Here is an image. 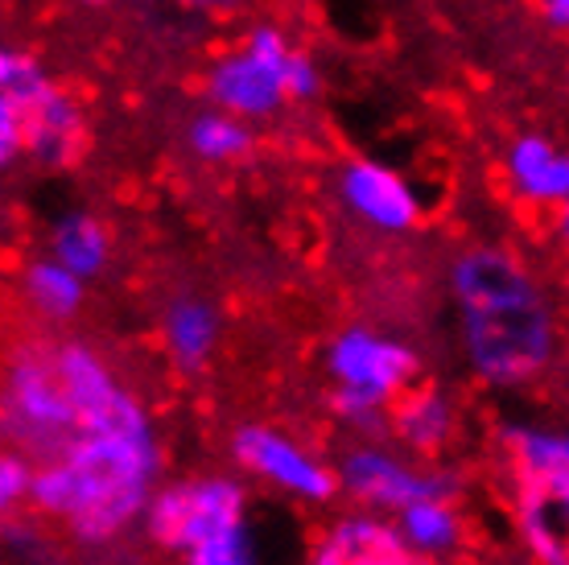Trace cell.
<instances>
[{
    "label": "cell",
    "mask_w": 569,
    "mask_h": 565,
    "mask_svg": "<svg viewBox=\"0 0 569 565\" xmlns=\"http://www.w3.org/2000/svg\"><path fill=\"white\" fill-rule=\"evenodd\" d=\"M54 364L79 413V434L33 470L29 508L87 549H103L144 524L161 492V438L149 405L87 339L54 343Z\"/></svg>",
    "instance_id": "6da1fadb"
},
{
    "label": "cell",
    "mask_w": 569,
    "mask_h": 565,
    "mask_svg": "<svg viewBox=\"0 0 569 565\" xmlns=\"http://www.w3.org/2000/svg\"><path fill=\"white\" fill-rule=\"evenodd\" d=\"M462 364L491 393L537 384L557 364L561 323L545 281L503 244H467L446 269Z\"/></svg>",
    "instance_id": "7a4b0ae2"
},
{
    "label": "cell",
    "mask_w": 569,
    "mask_h": 565,
    "mask_svg": "<svg viewBox=\"0 0 569 565\" xmlns=\"http://www.w3.org/2000/svg\"><path fill=\"white\" fill-rule=\"evenodd\" d=\"M141 528L182 565H260L252 492L228 470L161 483Z\"/></svg>",
    "instance_id": "3957f363"
},
{
    "label": "cell",
    "mask_w": 569,
    "mask_h": 565,
    "mask_svg": "<svg viewBox=\"0 0 569 565\" xmlns=\"http://www.w3.org/2000/svg\"><path fill=\"white\" fill-rule=\"evenodd\" d=\"M496 454L528 557L537 565H569V425L503 417L496 425Z\"/></svg>",
    "instance_id": "277c9868"
},
{
    "label": "cell",
    "mask_w": 569,
    "mask_h": 565,
    "mask_svg": "<svg viewBox=\"0 0 569 565\" xmlns=\"http://www.w3.org/2000/svg\"><path fill=\"white\" fill-rule=\"evenodd\" d=\"M0 116L21 132V153L42 170H67L87 149L83 103L54 83L46 62L33 50H0Z\"/></svg>",
    "instance_id": "5b68a950"
},
{
    "label": "cell",
    "mask_w": 569,
    "mask_h": 565,
    "mask_svg": "<svg viewBox=\"0 0 569 565\" xmlns=\"http://www.w3.org/2000/svg\"><path fill=\"white\" fill-rule=\"evenodd\" d=\"M293 62L298 46L284 38V29L257 21L231 50L211 58L202 75L207 103L248 125H264L293 103Z\"/></svg>",
    "instance_id": "8992f818"
},
{
    "label": "cell",
    "mask_w": 569,
    "mask_h": 565,
    "mask_svg": "<svg viewBox=\"0 0 569 565\" xmlns=\"http://www.w3.org/2000/svg\"><path fill=\"white\" fill-rule=\"evenodd\" d=\"M4 434L42 463L79 434V413L54 364V343H26L4 376Z\"/></svg>",
    "instance_id": "52a82bcc"
},
{
    "label": "cell",
    "mask_w": 569,
    "mask_h": 565,
    "mask_svg": "<svg viewBox=\"0 0 569 565\" xmlns=\"http://www.w3.org/2000/svg\"><path fill=\"white\" fill-rule=\"evenodd\" d=\"M231 463L240 467V475L264 483L277 495L306 504V508H327L339 499V475L335 463H327L322 454L306 446L301 438L284 434L281 425L269 422H243L228 442Z\"/></svg>",
    "instance_id": "ba28073f"
},
{
    "label": "cell",
    "mask_w": 569,
    "mask_h": 565,
    "mask_svg": "<svg viewBox=\"0 0 569 565\" xmlns=\"http://www.w3.org/2000/svg\"><path fill=\"white\" fill-rule=\"evenodd\" d=\"M322 368L335 393L368 396L385 409H392L400 396L421 384V355L400 335L363 323H351L330 335Z\"/></svg>",
    "instance_id": "9c48e42d"
},
{
    "label": "cell",
    "mask_w": 569,
    "mask_h": 565,
    "mask_svg": "<svg viewBox=\"0 0 569 565\" xmlns=\"http://www.w3.org/2000/svg\"><path fill=\"white\" fill-rule=\"evenodd\" d=\"M335 475H339L342 499L359 512H376V516H392L417 504L421 495H433L441 487H455L458 475L441 467H417L413 454L388 442H359L342 446L335 458Z\"/></svg>",
    "instance_id": "30bf717a"
},
{
    "label": "cell",
    "mask_w": 569,
    "mask_h": 565,
    "mask_svg": "<svg viewBox=\"0 0 569 565\" xmlns=\"http://www.w3.org/2000/svg\"><path fill=\"white\" fill-rule=\"evenodd\" d=\"M339 202L351 219L385 236H405L426 219V202L417 195V186L376 157H351L342 166Z\"/></svg>",
    "instance_id": "8fae6325"
},
{
    "label": "cell",
    "mask_w": 569,
    "mask_h": 565,
    "mask_svg": "<svg viewBox=\"0 0 569 565\" xmlns=\"http://www.w3.org/2000/svg\"><path fill=\"white\" fill-rule=\"evenodd\" d=\"M306 565H433L417 557L392 516L347 508L322 524Z\"/></svg>",
    "instance_id": "7c38bea8"
},
{
    "label": "cell",
    "mask_w": 569,
    "mask_h": 565,
    "mask_svg": "<svg viewBox=\"0 0 569 565\" xmlns=\"http://www.w3.org/2000/svg\"><path fill=\"white\" fill-rule=\"evenodd\" d=\"M503 182L525 207L557 215L569 202V149L545 132H520L503 149Z\"/></svg>",
    "instance_id": "4fadbf2b"
},
{
    "label": "cell",
    "mask_w": 569,
    "mask_h": 565,
    "mask_svg": "<svg viewBox=\"0 0 569 565\" xmlns=\"http://www.w3.org/2000/svg\"><path fill=\"white\" fill-rule=\"evenodd\" d=\"M458 434V405L441 384H417L392 405L388 438L421 463H438Z\"/></svg>",
    "instance_id": "5bb4252c"
},
{
    "label": "cell",
    "mask_w": 569,
    "mask_h": 565,
    "mask_svg": "<svg viewBox=\"0 0 569 565\" xmlns=\"http://www.w3.org/2000/svg\"><path fill=\"white\" fill-rule=\"evenodd\" d=\"M223 343V310L202 294H178L161 310V351L182 376H199L211 368Z\"/></svg>",
    "instance_id": "9a60e30c"
},
{
    "label": "cell",
    "mask_w": 569,
    "mask_h": 565,
    "mask_svg": "<svg viewBox=\"0 0 569 565\" xmlns=\"http://www.w3.org/2000/svg\"><path fill=\"white\" fill-rule=\"evenodd\" d=\"M397 528L405 545L426 557V562H441V557H455L467 541V516H462V483L455 487H441L433 495H421L417 504L397 516Z\"/></svg>",
    "instance_id": "2e32d148"
},
{
    "label": "cell",
    "mask_w": 569,
    "mask_h": 565,
    "mask_svg": "<svg viewBox=\"0 0 569 565\" xmlns=\"http://www.w3.org/2000/svg\"><path fill=\"white\" fill-rule=\"evenodd\" d=\"M46 256H54L62 269H71L83 281H96L112 265V231L100 215L67 211L46 231Z\"/></svg>",
    "instance_id": "e0dca14e"
},
{
    "label": "cell",
    "mask_w": 569,
    "mask_h": 565,
    "mask_svg": "<svg viewBox=\"0 0 569 565\" xmlns=\"http://www.w3.org/2000/svg\"><path fill=\"white\" fill-rule=\"evenodd\" d=\"M186 153L202 166H236L243 157L257 153V125H248L240 116L207 108L194 112L182 128Z\"/></svg>",
    "instance_id": "ac0fdd59"
},
{
    "label": "cell",
    "mask_w": 569,
    "mask_h": 565,
    "mask_svg": "<svg viewBox=\"0 0 569 565\" xmlns=\"http://www.w3.org/2000/svg\"><path fill=\"white\" fill-rule=\"evenodd\" d=\"M21 297L42 323H71L87 301V281L62 269L54 256H33L21 269Z\"/></svg>",
    "instance_id": "d6986e66"
},
{
    "label": "cell",
    "mask_w": 569,
    "mask_h": 565,
    "mask_svg": "<svg viewBox=\"0 0 569 565\" xmlns=\"http://www.w3.org/2000/svg\"><path fill=\"white\" fill-rule=\"evenodd\" d=\"M33 470H38V463H33L29 454L4 450V458H0V508H4V512L29 508Z\"/></svg>",
    "instance_id": "ffe728a7"
},
{
    "label": "cell",
    "mask_w": 569,
    "mask_h": 565,
    "mask_svg": "<svg viewBox=\"0 0 569 565\" xmlns=\"http://www.w3.org/2000/svg\"><path fill=\"white\" fill-rule=\"evenodd\" d=\"M173 4H182L186 13H199V17H236L252 0H173Z\"/></svg>",
    "instance_id": "44dd1931"
},
{
    "label": "cell",
    "mask_w": 569,
    "mask_h": 565,
    "mask_svg": "<svg viewBox=\"0 0 569 565\" xmlns=\"http://www.w3.org/2000/svg\"><path fill=\"white\" fill-rule=\"evenodd\" d=\"M537 9H541L545 26L569 38V0H537Z\"/></svg>",
    "instance_id": "7402d4cb"
},
{
    "label": "cell",
    "mask_w": 569,
    "mask_h": 565,
    "mask_svg": "<svg viewBox=\"0 0 569 565\" xmlns=\"http://www.w3.org/2000/svg\"><path fill=\"white\" fill-rule=\"evenodd\" d=\"M553 231H557V244L566 248V256H569V202L557 211V219H553Z\"/></svg>",
    "instance_id": "603a6c76"
},
{
    "label": "cell",
    "mask_w": 569,
    "mask_h": 565,
    "mask_svg": "<svg viewBox=\"0 0 569 565\" xmlns=\"http://www.w3.org/2000/svg\"><path fill=\"white\" fill-rule=\"evenodd\" d=\"M566 83H569V62H566Z\"/></svg>",
    "instance_id": "cb8c5ba5"
},
{
    "label": "cell",
    "mask_w": 569,
    "mask_h": 565,
    "mask_svg": "<svg viewBox=\"0 0 569 565\" xmlns=\"http://www.w3.org/2000/svg\"><path fill=\"white\" fill-rule=\"evenodd\" d=\"M87 4H100V0H87Z\"/></svg>",
    "instance_id": "d4e9b609"
}]
</instances>
